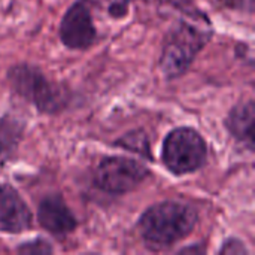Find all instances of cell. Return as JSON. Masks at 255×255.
<instances>
[{"label":"cell","instance_id":"obj_1","mask_svg":"<svg viewBox=\"0 0 255 255\" xmlns=\"http://www.w3.org/2000/svg\"><path fill=\"white\" fill-rule=\"evenodd\" d=\"M197 224L196 211L181 202H161L148 208L139 218V233L152 251L173 247L191 235Z\"/></svg>","mask_w":255,"mask_h":255},{"label":"cell","instance_id":"obj_2","mask_svg":"<svg viewBox=\"0 0 255 255\" xmlns=\"http://www.w3.org/2000/svg\"><path fill=\"white\" fill-rule=\"evenodd\" d=\"M211 33L188 21H179L164 37L158 67L167 79L182 76L209 42Z\"/></svg>","mask_w":255,"mask_h":255},{"label":"cell","instance_id":"obj_3","mask_svg":"<svg viewBox=\"0 0 255 255\" xmlns=\"http://www.w3.org/2000/svg\"><path fill=\"white\" fill-rule=\"evenodd\" d=\"M7 82L13 93L45 114H55L70 102L69 91L49 81L46 75L33 64H15L7 72Z\"/></svg>","mask_w":255,"mask_h":255},{"label":"cell","instance_id":"obj_4","mask_svg":"<svg viewBox=\"0 0 255 255\" xmlns=\"http://www.w3.org/2000/svg\"><path fill=\"white\" fill-rule=\"evenodd\" d=\"M208 146L202 134L191 127H178L166 136L161 148L163 164L175 175H188L205 166Z\"/></svg>","mask_w":255,"mask_h":255},{"label":"cell","instance_id":"obj_5","mask_svg":"<svg viewBox=\"0 0 255 255\" xmlns=\"http://www.w3.org/2000/svg\"><path fill=\"white\" fill-rule=\"evenodd\" d=\"M148 176V169L127 157H108L96 169L94 184L109 194H126L139 187Z\"/></svg>","mask_w":255,"mask_h":255},{"label":"cell","instance_id":"obj_6","mask_svg":"<svg viewBox=\"0 0 255 255\" xmlns=\"http://www.w3.org/2000/svg\"><path fill=\"white\" fill-rule=\"evenodd\" d=\"M60 39L69 49H88L97 39L88 0H76L63 15L60 24Z\"/></svg>","mask_w":255,"mask_h":255},{"label":"cell","instance_id":"obj_7","mask_svg":"<svg viewBox=\"0 0 255 255\" xmlns=\"http://www.w3.org/2000/svg\"><path fill=\"white\" fill-rule=\"evenodd\" d=\"M31 227V212L15 188L0 184V232L22 233Z\"/></svg>","mask_w":255,"mask_h":255},{"label":"cell","instance_id":"obj_8","mask_svg":"<svg viewBox=\"0 0 255 255\" xmlns=\"http://www.w3.org/2000/svg\"><path fill=\"white\" fill-rule=\"evenodd\" d=\"M39 224L55 236H64L72 233L78 223L76 217L58 194H51L42 199L37 208Z\"/></svg>","mask_w":255,"mask_h":255},{"label":"cell","instance_id":"obj_9","mask_svg":"<svg viewBox=\"0 0 255 255\" xmlns=\"http://www.w3.org/2000/svg\"><path fill=\"white\" fill-rule=\"evenodd\" d=\"M254 124L255 105L254 100L241 102L236 105L226 120V127L229 133L250 151L254 149Z\"/></svg>","mask_w":255,"mask_h":255},{"label":"cell","instance_id":"obj_10","mask_svg":"<svg viewBox=\"0 0 255 255\" xmlns=\"http://www.w3.org/2000/svg\"><path fill=\"white\" fill-rule=\"evenodd\" d=\"M120 145H123L126 149L137 152L143 157H151V149H149V140L148 136L143 131H131L127 133L121 140H118Z\"/></svg>","mask_w":255,"mask_h":255},{"label":"cell","instance_id":"obj_11","mask_svg":"<svg viewBox=\"0 0 255 255\" xmlns=\"http://www.w3.org/2000/svg\"><path fill=\"white\" fill-rule=\"evenodd\" d=\"M209 1L218 7H223V9L254 13L255 0H209Z\"/></svg>","mask_w":255,"mask_h":255},{"label":"cell","instance_id":"obj_12","mask_svg":"<svg viewBox=\"0 0 255 255\" xmlns=\"http://www.w3.org/2000/svg\"><path fill=\"white\" fill-rule=\"evenodd\" d=\"M19 254H51L54 251V248L42 239H36V241H30L22 244L21 247H18L16 250Z\"/></svg>","mask_w":255,"mask_h":255},{"label":"cell","instance_id":"obj_13","mask_svg":"<svg viewBox=\"0 0 255 255\" xmlns=\"http://www.w3.org/2000/svg\"><path fill=\"white\" fill-rule=\"evenodd\" d=\"M250 251L247 250L245 244L238 241V239H227L220 250V254H248Z\"/></svg>","mask_w":255,"mask_h":255},{"label":"cell","instance_id":"obj_14","mask_svg":"<svg viewBox=\"0 0 255 255\" xmlns=\"http://www.w3.org/2000/svg\"><path fill=\"white\" fill-rule=\"evenodd\" d=\"M6 149V137H4V126H3V131H0V155L4 152Z\"/></svg>","mask_w":255,"mask_h":255},{"label":"cell","instance_id":"obj_15","mask_svg":"<svg viewBox=\"0 0 255 255\" xmlns=\"http://www.w3.org/2000/svg\"><path fill=\"white\" fill-rule=\"evenodd\" d=\"M157 1H160V3H181L184 0H157Z\"/></svg>","mask_w":255,"mask_h":255},{"label":"cell","instance_id":"obj_16","mask_svg":"<svg viewBox=\"0 0 255 255\" xmlns=\"http://www.w3.org/2000/svg\"><path fill=\"white\" fill-rule=\"evenodd\" d=\"M112 1H115V0H109V3H112Z\"/></svg>","mask_w":255,"mask_h":255}]
</instances>
